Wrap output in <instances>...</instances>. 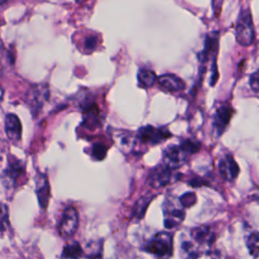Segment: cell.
<instances>
[{"label": "cell", "mask_w": 259, "mask_h": 259, "mask_svg": "<svg viewBox=\"0 0 259 259\" xmlns=\"http://www.w3.org/2000/svg\"><path fill=\"white\" fill-rule=\"evenodd\" d=\"M106 153H107V148L105 147V145H103L102 143L93 144L91 148V154L95 160L100 161L104 159L106 156Z\"/></svg>", "instance_id": "24"}, {"label": "cell", "mask_w": 259, "mask_h": 259, "mask_svg": "<svg viewBox=\"0 0 259 259\" xmlns=\"http://www.w3.org/2000/svg\"><path fill=\"white\" fill-rule=\"evenodd\" d=\"M5 133L8 139L13 142L17 143L21 139L22 126L18 116L14 113H8L5 116Z\"/></svg>", "instance_id": "15"}, {"label": "cell", "mask_w": 259, "mask_h": 259, "mask_svg": "<svg viewBox=\"0 0 259 259\" xmlns=\"http://www.w3.org/2000/svg\"><path fill=\"white\" fill-rule=\"evenodd\" d=\"M50 90L47 85H34L29 89L26 95L27 103L34 113H37L48 101Z\"/></svg>", "instance_id": "9"}, {"label": "cell", "mask_w": 259, "mask_h": 259, "mask_svg": "<svg viewBox=\"0 0 259 259\" xmlns=\"http://www.w3.org/2000/svg\"><path fill=\"white\" fill-rule=\"evenodd\" d=\"M199 144L192 140H185L180 145L168 146L163 151V164L172 170L181 167L188 157L199 150Z\"/></svg>", "instance_id": "1"}, {"label": "cell", "mask_w": 259, "mask_h": 259, "mask_svg": "<svg viewBox=\"0 0 259 259\" xmlns=\"http://www.w3.org/2000/svg\"><path fill=\"white\" fill-rule=\"evenodd\" d=\"M171 137V133L162 127H155L152 125H145L139 128L137 140L144 144L157 145L162 141Z\"/></svg>", "instance_id": "8"}, {"label": "cell", "mask_w": 259, "mask_h": 259, "mask_svg": "<svg viewBox=\"0 0 259 259\" xmlns=\"http://www.w3.org/2000/svg\"><path fill=\"white\" fill-rule=\"evenodd\" d=\"M77 3H80V2H83V1H85V0H75Z\"/></svg>", "instance_id": "32"}, {"label": "cell", "mask_w": 259, "mask_h": 259, "mask_svg": "<svg viewBox=\"0 0 259 259\" xmlns=\"http://www.w3.org/2000/svg\"><path fill=\"white\" fill-rule=\"evenodd\" d=\"M113 140L115 141L120 150L130 152L136 146L137 137L126 131H116L113 134Z\"/></svg>", "instance_id": "17"}, {"label": "cell", "mask_w": 259, "mask_h": 259, "mask_svg": "<svg viewBox=\"0 0 259 259\" xmlns=\"http://www.w3.org/2000/svg\"><path fill=\"white\" fill-rule=\"evenodd\" d=\"M172 169L162 163V165H158L151 170L148 175L147 182L151 187L155 189L164 187L170 183L172 178Z\"/></svg>", "instance_id": "10"}, {"label": "cell", "mask_w": 259, "mask_h": 259, "mask_svg": "<svg viewBox=\"0 0 259 259\" xmlns=\"http://www.w3.org/2000/svg\"><path fill=\"white\" fill-rule=\"evenodd\" d=\"M251 89L257 93L259 89V78H258V71H255L251 76H250V81H249Z\"/></svg>", "instance_id": "28"}, {"label": "cell", "mask_w": 259, "mask_h": 259, "mask_svg": "<svg viewBox=\"0 0 259 259\" xmlns=\"http://www.w3.org/2000/svg\"><path fill=\"white\" fill-rule=\"evenodd\" d=\"M145 250L159 259H168L173 254V237L169 232L155 234L145 245Z\"/></svg>", "instance_id": "2"}, {"label": "cell", "mask_w": 259, "mask_h": 259, "mask_svg": "<svg viewBox=\"0 0 259 259\" xmlns=\"http://www.w3.org/2000/svg\"><path fill=\"white\" fill-rule=\"evenodd\" d=\"M138 82L141 87L150 88L157 82V76L150 69H141L138 73Z\"/></svg>", "instance_id": "18"}, {"label": "cell", "mask_w": 259, "mask_h": 259, "mask_svg": "<svg viewBox=\"0 0 259 259\" xmlns=\"http://www.w3.org/2000/svg\"><path fill=\"white\" fill-rule=\"evenodd\" d=\"M236 40L243 47L251 46L255 40V28L249 9H242L235 27Z\"/></svg>", "instance_id": "3"}, {"label": "cell", "mask_w": 259, "mask_h": 259, "mask_svg": "<svg viewBox=\"0 0 259 259\" xmlns=\"http://www.w3.org/2000/svg\"><path fill=\"white\" fill-rule=\"evenodd\" d=\"M190 239L203 251L204 248H209L213 243L214 233L206 225L199 226L191 230Z\"/></svg>", "instance_id": "11"}, {"label": "cell", "mask_w": 259, "mask_h": 259, "mask_svg": "<svg viewBox=\"0 0 259 259\" xmlns=\"http://www.w3.org/2000/svg\"><path fill=\"white\" fill-rule=\"evenodd\" d=\"M233 113L234 110L229 104H222L217 108L213 116V126L219 135H222L226 130Z\"/></svg>", "instance_id": "13"}, {"label": "cell", "mask_w": 259, "mask_h": 259, "mask_svg": "<svg viewBox=\"0 0 259 259\" xmlns=\"http://www.w3.org/2000/svg\"><path fill=\"white\" fill-rule=\"evenodd\" d=\"M80 106L83 112V126L88 130H94L101 124V112L96 103L90 99H84L81 101Z\"/></svg>", "instance_id": "7"}, {"label": "cell", "mask_w": 259, "mask_h": 259, "mask_svg": "<svg viewBox=\"0 0 259 259\" xmlns=\"http://www.w3.org/2000/svg\"><path fill=\"white\" fill-rule=\"evenodd\" d=\"M98 44V39L96 35H89L84 38L83 40V50L86 51V53H92L96 50Z\"/></svg>", "instance_id": "26"}, {"label": "cell", "mask_w": 259, "mask_h": 259, "mask_svg": "<svg viewBox=\"0 0 259 259\" xmlns=\"http://www.w3.org/2000/svg\"><path fill=\"white\" fill-rule=\"evenodd\" d=\"M178 200L184 208H188V207H191L192 205H194L196 203V195L193 191H189V192H186V193L182 194L178 198Z\"/></svg>", "instance_id": "25"}, {"label": "cell", "mask_w": 259, "mask_h": 259, "mask_svg": "<svg viewBox=\"0 0 259 259\" xmlns=\"http://www.w3.org/2000/svg\"><path fill=\"white\" fill-rule=\"evenodd\" d=\"M103 241H91L87 244L85 250V256L88 259H102Z\"/></svg>", "instance_id": "19"}, {"label": "cell", "mask_w": 259, "mask_h": 259, "mask_svg": "<svg viewBox=\"0 0 259 259\" xmlns=\"http://www.w3.org/2000/svg\"><path fill=\"white\" fill-rule=\"evenodd\" d=\"M223 1L224 0H212V9H213L215 14H218L220 12L222 4H223Z\"/></svg>", "instance_id": "29"}, {"label": "cell", "mask_w": 259, "mask_h": 259, "mask_svg": "<svg viewBox=\"0 0 259 259\" xmlns=\"http://www.w3.org/2000/svg\"><path fill=\"white\" fill-rule=\"evenodd\" d=\"M83 256V250L80 244L76 241L67 244L62 252V257L65 259H79Z\"/></svg>", "instance_id": "20"}, {"label": "cell", "mask_w": 259, "mask_h": 259, "mask_svg": "<svg viewBox=\"0 0 259 259\" xmlns=\"http://www.w3.org/2000/svg\"><path fill=\"white\" fill-rule=\"evenodd\" d=\"M164 226L168 230L178 227L185 218L184 207L180 204L179 200L173 197H167L163 203Z\"/></svg>", "instance_id": "4"}, {"label": "cell", "mask_w": 259, "mask_h": 259, "mask_svg": "<svg viewBox=\"0 0 259 259\" xmlns=\"http://www.w3.org/2000/svg\"><path fill=\"white\" fill-rule=\"evenodd\" d=\"M79 226V213L74 206H68L64 209L58 231L63 239H71L75 234Z\"/></svg>", "instance_id": "5"}, {"label": "cell", "mask_w": 259, "mask_h": 259, "mask_svg": "<svg viewBox=\"0 0 259 259\" xmlns=\"http://www.w3.org/2000/svg\"><path fill=\"white\" fill-rule=\"evenodd\" d=\"M258 241H259V236H258V232L257 231H254L252 232L248 238H247V241H246V244H247V248L249 250V253L254 257V258H257L258 257V253H259V250H258Z\"/></svg>", "instance_id": "21"}, {"label": "cell", "mask_w": 259, "mask_h": 259, "mask_svg": "<svg viewBox=\"0 0 259 259\" xmlns=\"http://www.w3.org/2000/svg\"><path fill=\"white\" fill-rule=\"evenodd\" d=\"M35 193L40 207L47 208L50 200V183L48 177L42 173H38L35 177Z\"/></svg>", "instance_id": "14"}, {"label": "cell", "mask_w": 259, "mask_h": 259, "mask_svg": "<svg viewBox=\"0 0 259 259\" xmlns=\"http://www.w3.org/2000/svg\"><path fill=\"white\" fill-rule=\"evenodd\" d=\"M9 0H0V5H2V4H4V3H6V2H8Z\"/></svg>", "instance_id": "31"}, {"label": "cell", "mask_w": 259, "mask_h": 259, "mask_svg": "<svg viewBox=\"0 0 259 259\" xmlns=\"http://www.w3.org/2000/svg\"><path fill=\"white\" fill-rule=\"evenodd\" d=\"M3 95H4V90H3L2 86L0 85V101H1L2 98H3Z\"/></svg>", "instance_id": "30"}, {"label": "cell", "mask_w": 259, "mask_h": 259, "mask_svg": "<svg viewBox=\"0 0 259 259\" xmlns=\"http://www.w3.org/2000/svg\"><path fill=\"white\" fill-rule=\"evenodd\" d=\"M25 173L24 164L15 157L9 158L6 169L3 172V184L8 189H14Z\"/></svg>", "instance_id": "6"}, {"label": "cell", "mask_w": 259, "mask_h": 259, "mask_svg": "<svg viewBox=\"0 0 259 259\" xmlns=\"http://www.w3.org/2000/svg\"><path fill=\"white\" fill-rule=\"evenodd\" d=\"M152 197L151 196H143L137 203L134 209V215L137 217L138 219H142L145 214V211L151 202Z\"/></svg>", "instance_id": "23"}, {"label": "cell", "mask_w": 259, "mask_h": 259, "mask_svg": "<svg viewBox=\"0 0 259 259\" xmlns=\"http://www.w3.org/2000/svg\"><path fill=\"white\" fill-rule=\"evenodd\" d=\"M159 86L168 92H178L185 89L184 81L174 74H164L157 78Z\"/></svg>", "instance_id": "16"}, {"label": "cell", "mask_w": 259, "mask_h": 259, "mask_svg": "<svg viewBox=\"0 0 259 259\" xmlns=\"http://www.w3.org/2000/svg\"><path fill=\"white\" fill-rule=\"evenodd\" d=\"M9 56L7 51L5 50V47L2 42V40L0 39V71L4 68V64L8 61Z\"/></svg>", "instance_id": "27"}, {"label": "cell", "mask_w": 259, "mask_h": 259, "mask_svg": "<svg viewBox=\"0 0 259 259\" xmlns=\"http://www.w3.org/2000/svg\"><path fill=\"white\" fill-rule=\"evenodd\" d=\"M218 168L222 177L227 181H234L240 172L237 162L230 154H227L220 159Z\"/></svg>", "instance_id": "12"}, {"label": "cell", "mask_w": 259, "mask_h": 259, "mask_svg": "<svg viewBox=\"0 0 259 259\" xmlns=\"http://www.w3.org/2000/svg\"><path fill=\"white\" fill-rule=\"evenodd\" d=\"M9 211L6 204L0 202V236L4 235L9 229Z\"/></svg>", "instance_id": "22"}]
</instances>
